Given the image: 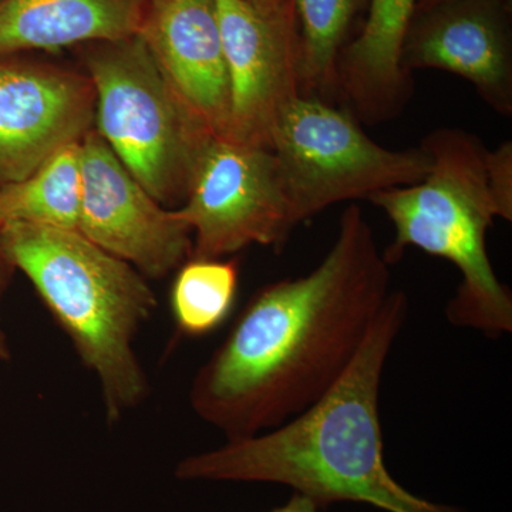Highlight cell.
Instances as JSON below:
<instances>
[{"label": "cell", "instance_id": "6da1fadb", "mask_svg": "<svg viewBox=\"0 0 512 512\" xmlns=\"http://www.w3.org/2000/svg\"><path fill=\"white\" fill-rule=\"evenodd\" d=\"M390 265L365 212L350 204L308 274L264 286L192 379V412L225 440L264 433L343 375L390 289Z\"/></svg>", "mask_w": 512, "mask_h": 512}, {"label": "cell", "instance_id": "7a4b0ae2", "mask_svg": "<svg viewBox=\"0 0 512 512\" xmlns=\"http://www.w3.org/2000/svg\"><path fill=\"white\" fill-rule=\"evenodd\" d=\"M407 316L409 298L392 289L348 369L319 400L274 429L184 457L175 478L285 485L323 511L357 503L386 512H467L410 493L384 461L380 387Z\"/></svg>", "mask_w": 512, "mask_h": 512}, {"label": "cell", "instance_id": "3957f363", "mask_svg": "<svg viewBox=\"0 0 512 512\" xmlns=\"http://www.w3.org/2000/svg\"><path fill=\"white\" fill-rule=\"evenodd\" d=\"M0 239L96 376L107 423H119L150 392L136 350L138 332L158 306L146 276L79 231L5 224Z\"/></svg>", "mask_w": 512, "mask_h": 512}, {"label": "cell", "instance_id": "277c9868", "mask_svg": "<svg viewBox=\"0 0 512 512\" xmlns=\"http://www.w3.org/2000/svg\"><path fill=\"white\" fill-rule=\"evenodd\" d=\"M431 168L419 183L377 192L370 202L394 227L383 251L392 266L409 248L451 262L461 275L448 302V322L490 339L512 332V293L498 279L487 251V234L498 218L488 183V150L460 128H440L424 138Z\"/></svg>", "mask_w": 512, "mask_h": 512}, {"label": "cell", "instance_id": "5b68a950", "mask_svg": "<svg viewBox=\"0 0 512 512\" xmlns=\"http://www.w3.org/2000/svg\"><path fill=\"white\" fill-rule=\"evenodd\" d=\"M84 64L96 93L94 130L154 200L183 204L214 134L178 99L141 33L93 43Z\"/></svg>", "mask_w": 512, "mask_h": 512}, {"label": "cell", "instance_id": "8992f818", "mask_svg": "<svg viewBox=\"0 0 512 512\" xmlns=\"http://www.w3.org/2000/svg\"><path fill=\"white\" fill-rule=\"evenodd\" d=\"M296 225L319 212L377 192L419 183L431 168L423 146L392 150L377 144L346 111L319 97H298L271 138Z\"/></svg>", "mask_w": 512, "mask_h": 512}, {"label": "cell", "instance_id": "52a82bcc", "mask_svg": "<svg viewBox=\"0 0 512 512\" xmlns=\"http://www.w3.org/2000/svg\"><path fill=\"white\" fill-rule=\"evenodd\" d=\"M192 234L191 258L221 259L259 245L281 249L298 227L271 148L214 137L187 198L175 208Z\"/></svg>", "mask_w": 512, "mask_h": 512}, {"label": "cell", "instance_id": "ba28073f", "mask_svg": "<svg viewBox=\"0 0 512 512\" xmlns=\"http://www.w3.org/2000/svg\"><path fill=\"white\" fill-rule=\"evenodd\" d=\"M231 106L224 138L271 148L279 117L301 97L295 0H215Z\"/></svg>", "mask_w": 512, "mask_h": 512}, {"label": "cell", "instance_id": "9c48e42d", "mask_svg": "<svg viewBox=\"0 0 512 512\" xmlns=\"http://www.w3.org/2000/svg\"><path fill=\"white\" fill-rule=\"evenodd\" d=\"M79 232L137 269L161 279L191 258V229L173 208L154 200L96 130L82 143Z\"/></svg>", "mask_w": 512, "mask_h": 512}, {"label": "cell", "instance_id": "30bf717a", "mask_svg": "<svg viewBox=\"0 0 512 512\" xmlns=\"http://www.w3.org/2000/svg\"><path fill=\"white\" fill-rule=\"evenodd\" d=\"M94 119L87 74L0 60V187L25 180L60 148L82 141Z\"/></svg>", "mask_w": 512, "mask_h": 512}, {"label": "cell", "instance_id": "8fae6325", "mask_svg": "<svg viewBox=\"0 0 512 512\" xmlns=\"http://www.w3.org/2000/svg\"><path fill=\"white\" fill-rule=\"evenodd\" d=\"M402 66L443 70L467 80L498 114H512L508 0H450L416 13L404 37Z\"/></svg>", "mask_w": 512, "mask_h": 512}, {"label": "cell", "instance_id": "7c38bea8", "mask_svg": "<svg viewBox=\"0 0 512 512\" xmlns=\"http://www.w3.org/2000/svg\"><path fill=\"white\" fill-rule=\"evenodd\" d=\"M140 33L178 99L224 138L231 89L215 0H151Z\"/></svg>", "mask_w": 512, "mask_h": 512}, {"label": "cell", "instance_id": "4fadbf2b", "mask_svg": "<svg viewBox=\"0 0 512 512\" xmlns=\"http://www.w3.org/2000/svg\"><path fill=\"white\" fill-rule=\"evenodd\" d=\"M417 0H370L360 35L340 53L338 90L367 123L392 120L413 94L402 66V47Z\"/></svg>", "mask_w": 512, "mask_h": 512}, {"label": "cell", "instance_id": "5bb4252c", "mask_svg": "<svg viewBox=\"0 0 512 512\" xmlns=\"http://www.w3.org/2000/svg\"><path fill=\"white\" fill-rule=\"evenodd\" d=\"M148 0H0V57L136 36Z\"/></svg>", "mask_w": 512, "mask_h": 512}, {"label": "cell", "instance_id": "9a60e30c", "mask_svg": "<svg viewBox=\"0 0 512 512\" xmlns=\"http://www.w3.org/2000/svg\"><path fill=\"white\" fill-rule=\"evenodd\" d=\"M82 141L60 148L25 180L0 187V227L28 224L79 231Z\"/></svg>", "mask_w": 512, "mask_h": 512}, {"label": "cell", "instance_id": "2e32d148", "mask_svg": "<svg viewBox=\"0 0 512 512\" xmlns=\"http://www.w3.org/2000/svg\"><path fill=\"white\" fill-rule=\"evenodd\" d=\"M366 0H295L299 89L303 97L338 90V62L356 13Z\"/></svg>", "mask_w": 512, "mask_h": 512}, {"label": "cell", "instance_id": "e0dca14e", "mask_svg": "<svg viewBox=\"0 0 512 512\" xmlns=\"http://www.w3.org/2000/svg\"><path fill=\"white\" fill-rule=\"evenodd\" d=\"M237 261L190 258L177 269L170 306L178 330L201 338L220 328L237 301Z\"/></svg>", "mask_w": 512, "mask_h": 512}, {"label": "cell", "instance_id": "ac0fdd59", "mask_svg": "<svg viewBox=\"0 0 512 512\" xmlns=\"http://www.w3.org/2000/svg\"><path fill=\"white\" fill-rule=\"evenodd\" d=\"M488 183L497 205L498 218L512 220V144H501L487 154Z\"/></svg>", "mask_w": 512, "mask_h": 512}, {"label": "cell", "instance_id": "d6986e66", "mask_svg": "<svg viewBox=\"0 0 512 512\" xmlns=\"http://www.w3.org/2000/svg\"><path fill=\"white\" fill-rule=\"evenodd\" d=\"M15 271V266L9 261L8 255H6L5 249H3L2 239H0V312H2L3 298H5ZM10 353L12 352H10L9 339L6 336L5 329H3L2 313H0V362L9 360Z\"/></svg>", "mask_w": 512, "mask_h": 512}, {"label": "cell", "instance_id": "ffe728a7", "mask_svg": "<svg viewBox=\"0 0 512 512\" xmlns=\"http://www.w3.org/2000/svg\"><path fill=\"white\" fill-rule=\"evenodd\" d=\"M266 512H323V510H320L318 505L313 504L308 498L293 493L284 505H279V507Z\"/></svg>", "mask_w": 512, "mask_h": 512}, {"label": "cell", "instance_id": "44dd1931", "mask_svg": "<svg viewBox=\"0 0 512 512\" xmlns=\"http://www.w3.org/2000/svg\"><path fill=\"white\" fill-rule=\"evenodd\" d=\"M446 2H450V0H417L416 13L424 12V10L434 8V6Z\"/></svg>", "mask_w": 512, "mask_h": 512}, {"label": "cell", "instance_id": "7402d4cb", "mask_svg": "<svg viewBox=\"0 0 512 512\" xmlns=\"http://www.w3.org/2000/svg\"><path fill=\"white\" fill-rule=\"evenodd\" d=\"M256 2H275V0H256Z\"/></svg>", "mask_w": 512, "mask_h": 512}, {"label": "cell", "instance_id": "603a6c76", "mask_svg": "<svg viewBox=\"0 0 512 512\" xmlns=\"http://www.w3.org/2000/svg\"><path fill=\"white\" fill-rule=\"evenodd\" d=\"M148 2H151V0H148Z\"/></svg>", "mask_w": 512, "mask_h": 512}]
</instances>
